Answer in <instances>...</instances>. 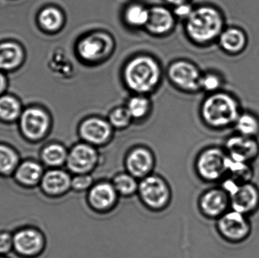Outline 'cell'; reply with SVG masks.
<instances>
[{
	"instance_id": "6da1fadb",
	"label": "cell",
	"mask_w": 259,
	"mask_h": 258,
	"mask_svg": "<svg viewBox=\"0 0 259 258\" xmlns=\"http://www.w3.org/2000/svg\"><path fill=\"white\" fill-rule=\"evenodd\" d=\"M124 79L132 90L139 93L149 92L159 81V67L152 58H135L126 66Z\"/></svg>"
},
{
	"instance_id": "7a4b0ae2",
	"label": "cell",
	"mask_w": 259,
	"mask_h": 258,
	"mask_svg": "<svg viewBox=\"0 0 259 258\" xmlns=\"http://www.w3.org/2000/svg\"><path fill=\"white\" fill-rule=\"evenodd\" d=\"M222 27V16L213 8H199L187 18V33L193 40L199 42L212 40L220 34Z\"/></svg>"
},
{
	"instance_id": "3957f363",
	"label": "cell",
	"mask_w": 259,
	"mask_h": 258,
	"mask_svg": "<svg viewBox=\"0 0 259 258\" xmlns=\"http://www.w3.org/2000/svg\"><path fill=\"white\" fill-rule=\"evenodd\" d=\"M202 116L208 124L214 127L229 125L238 118V105L228 94H214L204 102Z\"/></svg>"
},
{
	"instance_id": "277c9868",
	"label": "cell",
	"mask_w": 259,
	"mask_h": 258,
	"mask_svg": "<svg viewBox=\"0 0 259 258\" xmlns=\"http://www.w3.org/2000/svg\"><path fill=\"white\" fill-rule=\"evenodd\" d=\"M138 192L143 204L151 210H162L170 201V189L167 183L158 176L149 175L142 179Z\"/></svg>"
},
{
	"instance_id": "5b68a950",
	"label": "cell",
	"mask_w": 259,
	"mask_h": 258,
	"mask_svg": "<svg viewBox=\"0 0 259 258\" xmlns=\"http://www.w3.org/2000/svg\"><path fill=\"white\" fill-rule=\"evenodd\" d=\"M228 159L219 148H209L202 153L196 163L198 174L203 180L214 181L228 172Z\"/></svg>"
},
{
	"instance_id": "8992f818",
	"label": "cell",
	"mask_w": 259,
	"mask_h": 258,
	"mask_svg": "<svg viewBox=\"0 0 259 258\" xmlns=\"http://www.w3.org/2000/svg\"><path fill=\"white\" fill-rule=\"evenodd\" d=\"M13 249L21 257L39 255L45 246L44 235L37 229L24 227L13 235Z\"/></svg>"
},
{
	"instance_id": "52a82bcc",
	"label": "cell",
	"mask_w": 259,
	"mask_h": 258,
	"mask_svg": "<svg viewBox=\"0 0 259 258\" xmlns=\"http://www.w3.org/2000/svg\"><path fill=\"white\" fill-rule=\"evenodd\" d=\"M97 150L89 144H78L70 151L66 165L74 174H90L98 162Z\"/></svg>"
},
{
	"instance_id": "ba28073f",
	"label": "cell",
	"mask_w": 259,
	"mask_h": 258,
	"mask_svg": "<svg viewBox=\"0 0 259 258\" xmlns=\"http://www.w3.org/2000/svg\"><path fill=\"white\" fill-rule=\"evenodd\" d=\"M246 215L233 210L224 214L219 219L218 227L224 238L233 242L243 240L250 231Z\"/></svg>"
},
{
	"instance_id": "9c48e42d",
	"label": "cell",
	"mask_w": 259,
	"mask_h": 258,
	"mask_svg": "<svg viewBox=\"0 0 259 258\" xmlns=\"http://www.w3.org/2000/svg\"><path fill=\"white\" fill-rule=\"evenodd\" d=\"M230 195V203L233 210L246 215L258 207L259 192L257 188L252 183H244L239 184Z\"/></svg>"
},
{
	"instance_id": "30bf717a",
	"label": "cell",
	"mask_w": 259,
	"mask_h": 258,
	"mask_svg": "<svg viewBox=\"0 0 259 258\" xmlns=\"http://www.w3.org/2000/svg\"><path fill=\"white\" fill-rule=\"evenodd\" d=\"M169 76L172 81L181 89L196 90L201 87L202 76L197 68L187 62L173 64L169 69Z\"/></svg>"
},
{
	"instance_id": "8fae6325",
	"label": "cell",
	"mask_w": 259,
	"mask_h": 258,
	"mask_svg": "<svg viewBox=\"0 0 259 258\" xmlns=\"http://www.w3.org/2000/svg\"><path fill=\"white\" fill-rule=\"evenodd\" d=\"M118 195L112 183L103 182L91 188L88 202L96 212H106L113 209L118 200Z\"/></svg>"
},
{
	"instance_id": "7c38bea8",
	"label": "cell",
	"mask_w": 259,
	"mask_h": 258,
	"mask_svg": "<svg viewBox=\"0 0 259 258\" xmlns=\"http://www.w3.org/2000/svg\"><path fill=\"white\" fill-rule=\"evenodd\" d=\"M71 179L66 171L52 168L44 173L39 185L42 192L49 196H61L71 189Z\"/></svg>"
},
{
	"instance_id": "4fadbf2b",
	"label": "cell",
	"mask_w": 259,
	"mask_h": 258,
	"mask_svg": "<svg viewBox=\"0 0 259 258\" xmlns=\"http://www.w3.org/2000/svg\"><path fill=\"white\" fill-rule=\"evenodd\" d=\"M21 127L23 133L31 139H38L45 135L49 127V118L40 109L32 108L21 115Z\"/></svg>"
},
{
	"instance_id": "5bb4252c",
	"label": "cell",
	"mask_w": 259,
	"mask_h": 258,
	"mask_svg": "<svg viewBox=\"0 0 259 258\" xmlns=\"http://www.w3.org/2000/svg\"><path fill=\"white\" fill-rule=\"evenodd\" d=\"M80 136L83 140L92 145L106 143L112 134L109 123L97 118L86 120L80 126Z\"/></svg>"
},
{
	"instance_id": "9a60e30c",
	"label": "cell",
	"mask_w": 259,
	"mask_h": 258,
	"mask_svg": "<svg viewBox=\"0 0 259 258\" xmlns=\"http://www.w3.org/2000/svg\"><path fill=\"white\" fill-rule=\"evenodd\" d=\"M228 156L237 162H248L253 160L258 154V145L247 136H234L227 142Z\"/></svg>"
},
{
	"instance_id": "2e32d148",
	"label": "cell",
	"mask_w": 259,
	"mask_h": 258,
	"mask_svg": "<svg viewBox=\"0 0 259 258\" xmlns=\"http://www.w3.org/2000/svg\"><path fill=\"white\" fill-rule=\"evenodd\" d=\"M126 166L129 174L136 178H145L153 169V156L146 148H135L127 156Z\"/></svg>"
},
{
	"instance_id": "e0dca14e",
	"label": "cell",
	"mask_w": 259,
	"mask_h": 258,
	"mask_svg": "<svg viewBox=\"0 0 259 258\" xmlns=\"http://www.w3.org/2000/svg\"><path fill=\"white\" fill-rule=\"evenodd\" d=\"M110 39L105 34L96 33L80 41L78 45L79 55L85 60L94 61L101 59L111 48Z\"/></svg>"
},
{
	"instance_id": "ac0fdd59",
	"label": "cell",
	"mask_w": 259,
	"mask_h": 258,
	"mask_svg": "<svg viewBox=\"0 0 259 258\" xmlns=\"http://www.w3.org/2000/svg\"><path fill=\"white\" fill-rule=\"evenodd\" d=\"M229 202V197L224 189H211L201 198L200 208L205 216L217 218L226 213Z\"/></svg>"
},
{
	"instance_id": "d6986e66",
	"label": "cell",
	"mask_w": 259,
	"mask_h": 258,
	"mask_svg": "<svg viewBox=\"0 0 259 258\" xmlns=\"http://www.w3.org/2000/svg\"><path fill=\"white\" fill-rule=\"evenodd\" d=\"M44 174L42 167L35 161L23 162L14 172L15 180L26 187H33L39 184Z\"/></svg>"
},
{
	"instance_id": "ffe728a7",
	"label": "cell",
	"mask_w": 259,
	"mask_h": 258,
	"mask_svg": "<svg viewBox=\"0 0 259 258\" xmlns=\"http://www.w3.org/2000/svg\"><path fill=\"white\" fill-rule=\"evenodd\" d=\"M173 25V15L165 8L154 7L149 11V20L146 26L151 33L164 34L168 32Z\"/></svg>"
},
{
	"instance_id": "44dd1931",
	"label": "cell",
	"mask_w": 259,
	"mask_h": 258,
	"mask_svg": "<svg viewBox=\"0 0 259 258\" xmlns=\"http://www.w3.org/2000/svg\"><path fill=\"white\" fill-rule=\"evenodd\" d=\"M220 43L227 51L237 53L242 51L246 45V36L239 29L229 28L221 33Z\"/></svg>"
},
{
	"instance_id": "7402d4cb",
	"label": "cell",
	"mask_w": 259,
	"mask_h": 258,
	"mask_svg": "<svg viewBox=\"0 0 259 258\" xmlns=\"http://www.w3.org/2000/svg\"><path fill=\"white\" fill-rule=\"evenodd\" d=\"M22 59V51L12 42L0 45V69L11 70L18 66Z\"/></svg>"
},
{
	"instance_id": "603a6c76",
	"label": "cell",
	"mask_w": 259,
	"mask_h": 258,
	"mask_svg": "<svg viewBox=\"0 0 259 258\" xmlns=\"http://www.w3.org/2000/svg\"><path fill=\"white\" fill-rule=\"evenodd\" d=\"M68 152L62 145L51 144L46 147L42 151V162L51 168H59L66 163Z\"/></svg>"
},
{
	"instance_id": "cb8c5ba5",
	"label": "cell",
	"mask_w": 259,
	"mask_h": 258,
	"mask_svg": "<svg viewBox=\"0 0 259 258\" xmlns=\"http://www.w3.org/2000/svg\"><path fill=\"white\" fill-rule=\"evenodd\" d=\"M112 184L117 192L123 196H131L138 191L139 184L137 178L129 173L118 174L114 178Z\"/></svg>"
},
{
	"instance_id": "d4e9b609",
	"label": "cell",
	"mask_w": 259,
	"mask_h": 258,
	"mask_svg": "<svg viewBox=\"0 0 259 258\" xmlns=\"http://www.w3.org/2000/svg\"><path fill=\"white\" fill-rule=\"evenodd\" d=\"M18 165V157L13 149L0 145V175L14 174Z\"/></svg>"
},
{
	"instance_id": "484cf974",
	"label": "cell",
	"mask_w": 259,
	"mask_h": 258,
	"mask_svg": "<svg viewBox=\"0 0 259 258\" xmlns=\"http://www.w3.org/2000/svg\"><path fill=\"white\" fill-rule=\"evenodd\" d=\"M39 20L44 28L48 30H56L62 25L63 17L59 9L47 8L39 14Z\"/></svg>"
},
{
	"instance_id": "4316f807",
	"label": "cell",
	"mask_w": 259,
	"mask_h": 258,
	"mask_svg": "<svg viewBox=\"0 0 259 258\" xmlns=\"http://www.w3.org/2000/svg\"><path fill=\"white\" fill-rule=\"evenodd\" d=\"M237 128L243 136L250 137L259 132L258 119L250 114H244L237 118Z\"/></svg>"
},
{
	"instance_id": "83f0119b",
	"label": "cell",
	"mask_w": 259,
	"mask_h": 258,
	"mask_svg": "<svg viewBox=\"0 0 259 258\" xmlns=\"http://www.w3.org/2000/svg\"><path fill=\"white\" fill-rule=\"evenodd\" d=\"M20 111L19 103L15 98L7 95L0 98V118L12 121L19 116Z\"/></svg>"
},
{
	"instance_id": "f1b7e54d",
	"label": "cell",
	"mask_w": 259,
	"mask_h": 258,
	"mask_svg": "<svg viewBox=\"0 0 259 258\" xmlns=\"http://www.w3.org/2000/svg\"><path fill=\"white\" fill-rule=\"evenodd\" d=\"M149 15V11L147 9L140 5H134L127 9L125 18L131 25L140 27L147 24Z\"/></svg>"
},
{
	"instance_id": "f546056e",
	"label": "cell",
	"mask_w": 259,
	"mask_h": 258,
	"mask_svg": "<svg viewBox=\"0 0 259 258\" xmlns=\"http://www.w3.org/2000/svg\"><path fill=\"white\" fill-rule=\"evenodd\" d=\"M127 110L132 118H141L148 113L149 103L147 98L143 96H134L129 100Z\"/></svg>"
},
{
	"instance_id": "4dcf8cb0",
	"label": "cell",
	"mask_w": 259,
	"mask_h": 258,
	"mask_svg": "<svg viewBox=\"0 0 259 258\" xmlns=\"http://www.w3.org/2000/svg\"><path fill=\"white\" fill-rule=\"evenodd\" d=\"M132 118L127 108L126 109L120 108V109H115L111 113L109 121L113 127L116 128H123L129 125Z\"/></svg>"
},
{
	"instance_id": "1f68e13d",
	"label": "cell",
	"mask_w": 259,
	"mask_h": 258,
	"mask_svg": "<svg viewBox=\"0 0 259 258\" xmlns=\"http://www.w3.org/2000/svg\"><path fill=\"white\" fill-rule=\"evenodd\" d=\"M94 179L88 174H76L75 177L71 179V189L76 192H84L92 187Z\"/></svg>"
},
{
	"instance_id": "d6a6232c",
	"label": "cell",
	"mask_w": 259,
	"mask_h": 258,
	"mask_svg": "<svg viewBox=\"0 0 259 258\" xmlns=\"http://www.w3.org/2000/svg\"><path fill=\"white\" fill-rule=\"evenodd\" d=\"M13 235L9 232H0V255H4L13 249Z\"/></svg>"
},
{
	"instance_id": "836d02e7",
	"label": "cell",
	"mask_w": 259,
	"mask_h": 258,
	"mask_svg": "<svg viewBox=\"0 0 259 258\" xmlns=\"http://www.w3.org/2000/svg\"><path fill=\"white\" fill-rule=\"evenodd\" d=\"M201 87L207 91H214L220 86L221 80L215 74H208L201 79Z\"/></svg>"
},
{
	"instance_id": "e575fe53",
	"label": "cell",
	"mask_w": 259,
	"mask_h": 258,
	"mask_svg": "<svg viewBox=\"0 0 259 258\" xmlns=\"http://www.w3.org/2000/svg\"><path fill=\"white\" fill-rule=\"evenodd\" d=\"M193 11L192 10V8L189 5L183 3V4L179 5V6H177L175 12L177 16L182 18H186L187 19L189 16L191 15Z\"/></svg>"
},
{
	"instance_id": "d590c367",
	"label": "cell",
	"mask_w": 259,
	"mask_h": 258,
	"mask_svg": "<svg viewBox=\"0 0 259 258\" xmlns=\"http://www.w3.org/2000/svg\"><path fill=\"white\" fill-rule=\"evenodd\" d=\"M5 85H6V80H5L3 74L0 73V93H1L3 89H4Z\"/></svg>"
},
{
	"instance_id": "8d00e7d4",
	"label": "cell",
	"mask_w": 259,
	"mask_h": 258,
	"mask_svg": "<svg viewBox=\"0 0 259 258\" xmlns=\"http://www.w3.org/2000/svg\"><path fill=\"white\" fill-rule=\"evenodd\" d=\"M170 4L175 5V6H179V5L185 3L187 0H167Z\"/></svg>"
},
{
	"instance_id": "74e56055",
	"label": "cell",
	"mask_w": 259,
	"mask_h": 258,
	"mask_svg": "<svg viewBox=\"0 0 259 258\" xmlns=\"http://www.w3.org/2000/svg\"><path fill=\"white\" fill-rule=\"evenodd\" d=\"M0 258H6V257H3V255H0Z\"/></svg>"
}]
</instances>
